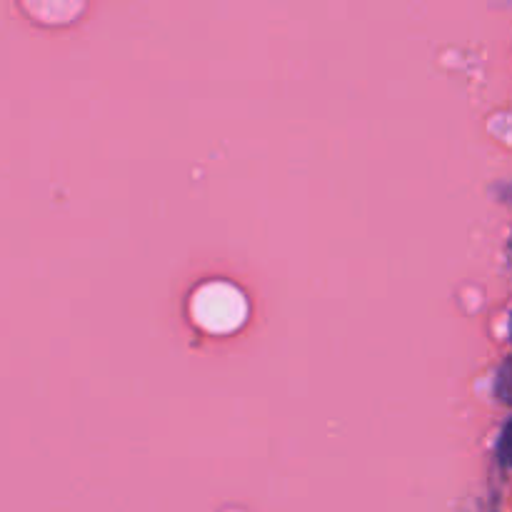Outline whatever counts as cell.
<instances>
[{
  "mask_svg": "<svg viewBox=\"0 0 512 512\" xmlns=\"http://www.w3.org/2000/svg\"><path fill=\"white\" fill-rule=\"evenodd\" d=\"M495 395H498L503 403L512 405V358L503 363V368L498 370V378H495Z\"/></svg>",
  "mask_w": 512,
  "mask_h": 512,
  "instance_id": "6da1fadb",
  "label": "cell"
},
{
  "mask_svg": "<svg viewBox=\"0 0 512 512\" xmlns=\"http://www.w3.org/2000/svg\"><path fill=\"white\" fill-rule=\"evenodd\" d=\"M498 455L503 460V465L512 468V420L503 428V435H500V443H498Z\"/></svg>",
  "mask_w": 512,
  "mask_h": 512,
  "instance_id": "7a4b0ae2",
  "label": "cell"
},
{
  "mask_svg": "<svg viewBox=\"0 0 512 512\" xmlns=\"http://www.w3.org/2000/svg\"><path fill=\"white\" fill-rule=\"evenodd\" d=\"M510 338H512V318H510Z\"/></svg>",
  "mask_w": 512,
  "mask_h": 512,
  "instance_id": "3957f363",
  "label": "cell"
}]
</instances>
